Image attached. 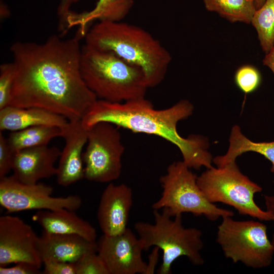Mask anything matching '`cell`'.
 <instances>
[{"label":"cell","mask_w":274,"mask_h":274,"mask_svg":"<svg viewBox=\"0 0 274 274\" xmlns=\"http://www.w3.org/2000/svg\"><path fill=\"white\" fill-rule=\"evenodd\" d=\"M85 44L110 51L128 63L141 68L149 87L164 79L171 55L155 37L144 28L121 21H97L87 30Z\"/></svg>","instance_id":"3957f363"},{"label":"cell","mask_w":274,"mask_h":274,"mask_svg":"<svg viewBox=\"0 0 274 274\" xmlns=\"http://www.w3.org/2000/svg\"><path fill=\"white\" fill-rule=\"evenodd\" d=\"M80 71L86 85L99 99L121 102L142 98L149 88L141 68L86 44L81 47Z\"/></svg>","instance_id":"277c9868"},{"label":"cell","mask_w":274,"mask_h":274,"mask_svg":"<svg viewBox=\"0 0 274 274\" xmlns=\"http://www.w3.org/2000/svg\"><path fill=\"white\" fill-rule=\"evenodd\" d=\"M265 0H255V6L256 10L262 6Z\"/></svg>","instance_id":"836d02e7"},{"label":"cell","mask_w":274,"mask_h":274,"mask_svg":"<svg viewBox=\"0 0 274 274\" xmlns=\"http://www.w3.org/2000/svg\"><path fill=\"white\" fill-rule=\"evenodd\" d=\"M132 204V191L129 186L109 183L101 195L97 212L103 234L116 235L127 228Z\"/></svg>","instance_id":"4fadbf2b"},{"label":"cell","mask_w":274,"mask_h":274,"mask_svg":"<svg viewBox=\"0 0 274 274\" xmlns=\"http://www.w3.org/2000/svg\"><path fill=\"white\" fill-rule=\"evenodd\" d=\"M69 121L64 117L39 108L11 106L0 109V130L15 131L36 126H51L64 129Z\"/></svg>","instance_id":"ac0fdd59"},{"label":"cell","mask_w":274,"mask_h":274,"mask_svg":"<svg viewBox=\"0 0 274 274\" xmlns=\"http://www.w3.org/2000/svg\"><path fill=\"white\" fill-rule=\"evenodd\" d=\"M206 9L231 23H251L256 10L255 0H202Z\"/></svg>","instance_id":"7402d4cb"},{"label":"cell","mask_w":274,"mask_h":274,"mask_svg":"<svg viewBox=\"0 0 274 274\" xmlns=\"http://www.w3.org/2000/svg\"><path fill=\"white\" fill-rule=\"evenodd\" d=\"M33 220L46 232L75 234L90 242H96L95 229L88 221L80 217L75 211L65 209L39 210L33 215Z\"/></svg>","instance_id":"e0dca14e"},{"label":"cell","mask_w":274,"mask_h":274,"mask_svg":"<svg viewBox=\"0 0 274 274\" xmlns=\"http://www.w3.org/2000/svg\"><path fill=\"white\" fill-rule=\"evenodd\" d=\"M1 274H40L38 266L26 262H19L10 267L0 266Z\"/></svg>","instance_id":"f1b7e54d"},{"label":"cell","mask_w":274,"mask_h":274,"mask_svg":"<svg viewBox=\"0 0 274 274\" xmlns=\"http://www.w3.org/2000/svg\"><path fill=\"white\" fill-rule=\"evenodd\" d=\"M264 199L266 211L270 214L272 217V220L274 221V195H264ZM271 242L274 247V233H273Z\"/></svg>","instance_id":"1f68e13d"},{"label":"cell","mask_w":274,"mask_h":274,"mask_svg":"<svg viewBox=\"0 0 274 274\" xmlns=\"http://www.w3.org/2000/svg\"><path fill=\"white\" fill-rule=\"evenodd\" d=\"M251 23L257 31L262 51L268 53L274 47V0H265L256 10Z\"/></svg>","instance_id":"603a6c76"},{"label":"cell","mask_w":274,"mask_h":274,"mask_svg":"<svg viewBox=\"0 0 274 274\" xmlns=\"http://www.w3.org/2000/svg\"><path fill=\"white\" fill-rule=\"evenodd\" d=\"M117 127L101 122L87 129V146L82 155L86 179L109 183L120 177L125 148Z\"/></svg>","instance_id":"9c48e42d"},{"label":"cell","mask_w":274,"mask_h":274,"mask_svg":"<svg viewBox=\"0 0 274 274\" xmlns=\"http://www.w3.org/2000/svg\"><path fill=\"white\" fill-rule=\"evenodd\" d=\"M78 35H53L43 43L17 41L10 48L15 79L9 106L39 108L81 120L97 99L80 71Z\"/></svg>","instance_id":"6da1fadb"},{"label":"cell","mask_w":274,"mask_h":274,"mask_svg":"<svg viewBox=\"0 0 274 274\" xmlns=\"http://www.w3.org/2000/svg\"><path fill=\"white\" fill-rule=\"evenodd\" d=\"M62 128L51 126H36L12 131L7 138L13 151L16 153L24 149L48 145L53 139L63 137Z\"/></svg>","instance_id":"44dd1931"},{"label":"cell","mask_w":274,"mask_h":274,"mask_svg":"<svg viewBox=\"0 0 274 274\" xmlns=\"http://www.w3.org/2000/svg\"><path fill=\"white\" fill-rule=\"evenodd\" d=\"M15 153L11 148L8 139L0 132V179L7 176L12 170Z\"/></svg>","instance_id":"4316f807"},{"label":"cell","mask_w":274,"mask_h":274,"mask_svg":"<svg viewBox=\"0 0 274 274\" xmlns=\"http://www.w3.org/2000/svg\"><path fill=\"white\" fill-rule=\"evenodd\" d=\"M43 274H76L74 263L44 260L42 261Z\"/></svg>","instance_id":"83f0119b"},{"label":"cell","mask_w":274,"mask_h":274,"mask_svg":"<svg viewBox=\"0 0 274 274\" xmlns=\"http://www.w3.org/2000/svg\"><path fill=\"white\" fill-rule=\"evenodd\" d=\"M15 79V69L12 62L0 66V109L9 106Z\"/></svg>","instance_id":"484cf974"},{"label":"cell","mask_w":274,"mask_h":274,"mask_svg":"<svg viewBox=\"0 0 274 274\" xmlns=\"http://www.w3.org/2000/svg\"><path fill=\"white\" fill-rule=\"evenodd\" d=\"M61 151L56 147L48 145L28 148L15 154L13 176L26 184H35L41 179L56 174L54 164Z\"/></svg>","instance_id":"9a60e30c"},{"label":"cell","mask_w":274,"mask_h":274,"mask_svg":"<svg viewBox=\"0 0 274 274\" xmlns=\"http://www.w3.org/2000/svg\"><path fill=\"white\" fill-rule=\"evenodd\" d=\"M133 0H98L91 10L80 13L71 12L66 21V31L78 26L77 35L85 36L88 25L94 21H121L128 15Z\"/></svg>","instance_id":"d6986e66"},{"label":"cell","mask_w":274,"mask_h":274,"mask_svg":"<svg viewBox=\"0 0 274 274\" xmlns=\"http://www.w3.org/2000/svg\"><path fill=\"white\" fill-rule=\"evenodd\" d=\"M263 64L270 68L274 75V47L268 53L265 54Z\"/></svg>","instance_id":"d6a6232c"},{"label":"cell","mask_w":274,"mask_h":274,"mask_svg":"<svg viewBox=\"0 0 274 274\" xmlns=\"http://www.w3.org/2000/svg\"><path fill=\"white\" fill-rule=\"evenodd\" d=\"M65 145L59 156L56 167L57 181L67 187L84 178L83 149L87 142V129L81 120L69 121L64 129Z\"/></svg>","instance_id":"5bb4252c"},{"label":"cell","mask_w":274,"mask_h":274,"mask_svg":"<svg viewBox=\"0 0 274 274\" xmlns=\"http://www.w3.org/2000/svg\"><path fill=\"white\" fill-rule=\"evenodd\" d=\"M80 0H60L57 9V14L59 19V28L62 32H66V19L72 12L71 8L75 3Z\"/></svg>","instance_id":"f546056e"},{"label":"cell","mask_w":274,"mask_h":274,"mask_svg":"<svg viewBox=\"0 0 274 274\" xmlns=\"http://www.w3.org/2000/svg\"><path fill=\"white\" fill-rule=\"evenodd\" d=\"M197 184L211 202H221L235 209L241 215L262 221L272 220L267 211L261 210L254 199L262 188L239 170L235 161L203 172L197 178Z\"/></svg>","instance_id":"52a82bcc"},{"label":"cell","mask_w":274,"mask_h":274,"mask_svg":"<svg viewBox=\"0 0 274 274\" xmlns=\"http://www.w3.org/2000/svg\"><path fill=\"white\" fill-rule=\"evenodd\" d=\"M183 162H174L159 180L162 188L160 197L152 205L154 210H165L172 216L190 213L204 216L211 221L232 217L234 213L218 208L206 197L197 183V176Z\"/></svg>","instance_id":"8992f818"},{"label":"cell","mask_w":274,"mask_h":274,"mask_svg":"<svg viewBox=\"0 0 274 274\" xmlns=\"http://www.w3.org/2000/svg\"><path fill=\"white\" fill-rule=\"evenodd\" d=\"M160 249L156 247H153L151 253L149 255V261L147 263L146 274L154 273L155 267L158 261Z\"/></svg>","instance_id":"4dcf8cb0"},{"label":"cell","mask_w":274,"mask_h":274,"mask_svg":"<svg viewBox=\"0 0 274 274\" xmlns=\"http://www.w3.org/2000/svg\"><path fill=\"white\" fill-rule=\"evenodd\" d=\"M76 274H109L97 252L87 253L74 263Z\"/></svg>","instance_id":"d4e9b609"},{"label":"cell","mask_w":274,"mask_h":274,"mask_svg":"<svg viewBox=\"0 0 274 274\" xmlns=\"http://www.w3.org/2000/svg\"><path fill=\"white\" fill-rule=\"evenodd\" d=\"M193 110V105L186 99L168 108L156 110L145 97L121 102L99 99L81 121L86 129L105 122L135 133L158 136L178 148L183 162L190 168L199 169L202 166L210 168L213 158L208 151L207 138L193 134L185 138L177 131L178 123L190 116Z\"/></svg>","instance_id":"7a4b0ae2"},{"label":"cell","mask_w":274,"mask_h":274,"mask_svg":"<svg viewBox=\"0 0 274 274\" xmlns=\"http://www.w3.org/2000/svg\"><path fill=\"white\" fill-rule=\"evenodd\" d=\"M222 219L216 241L226 258L253 268L271 264L274 247L268 238L266 225L254 220H234L231 216Z\"/></svg>","instance_id":"ba28073f"},{"label":"cell","mask_w":274,"mask_h":274,"mask_svg":"<svg viewBox=\"0 0 274 274\" xmlns=\"http://www.w3.org/2000/svg\"><path fill=\"white\" fill-rule=\"evenodd\" d=\"M53 188L42 183L26 184L13 175L0 179V204L8 212L32 210L67 209L76 211L82 204L76 195L53 197Z\"/></svg>","instance_id":"30bf717a"},{"label":"cell","mask_w":274,"mask_h":274,"mask_svg":"<svg viewBox=\"0 0 274 274\" xmlns=\"http://www.w3.org/2000/svg\"><path fill=\"white\" fill-rule=\"evenodd\" d=\"M96 244L97 253L109 274H146L147 262L142 257L143 247L130 229L127 228L116 235L102 234Z\"/></svg>","instance_id":"7c38bea8"},{"label":"cell","mask_w":274,"mask_h":274,"mask_svg":"<svg viewBox=\"0 0 274 274\" xmlns=\"http://www.w3.org/2000/svg\"><path fill=\"white\" fill-rule=\"evenodd\" d=\"M229 147L226 154L217 156L213 162L217 167H221L231 162L247 152H254L263 155L271 163L270 170L274 173V141L270 142H254L242 132L238 125H234L231 130Z\"/></svg>","instance_id":"ffe728a7"},{"label":"cell","mask_w":274,"mask_h":274,"mask_svg":"<svg viewBox=\"0 0 274 274\" xmlns=\"http://www.w3.org/2000/svg\"><path fill=\"white\" fill-rule=\"evenodd\" d=\"M39 237L32 227L17 216L0 217V266L19 262L43 265L38 250Z\"/></svg>","instance_id":"8fae6325"},{"label":"cell","mask_w":274,"mask_h":274,"mask_svg":"<svg viewBox=\"0 0 274 274\" xmlns=\"http://www.w3.org/2000/svg\"><path fill=\"white\" fill-rule=\"evenodd\" d=\"M38 250L42 261L53 260L75 263L85 254L97 252V244L77 235L43 230L39 237Z\"/></svg>","instance_id":"2e32d148"},{"label":"cell","mask_w":274,"mask_h":274,"mask_svg":"<svg viewBox=\"0 0 274 274\" xmlns=\"http://www.w3.org/2000/svg\"><path fill=\"white\" fill-rule=\"evenodd\" d=\"M154 210V222H138L134 229L144 250L152 247L162 252V262L158 269L159 274L172 273L174 262L182 256L186 257L194 265H201L204 259L201 254L203 243L201 231L194 227L186 228L182 222V214L174 219L164 209Z\"/></svg>","instance_id":"5b68a950"},{"label":"cell","mask_w":274,"mask_h":274,"mask_svg":"<svg viewBox=\"0 0 274 274\" xmlns=\"http://www.w3.org/2000/svg\"><path fill=\"white\" fill-rule=\"evenodd\" d=\"M261 78L258 70L252 65L240 66L234 75V81L238 88L246 94L255 91L260 85Z\"/></svg>","instance_id":"cb8c5ba5"}]
</instances>
